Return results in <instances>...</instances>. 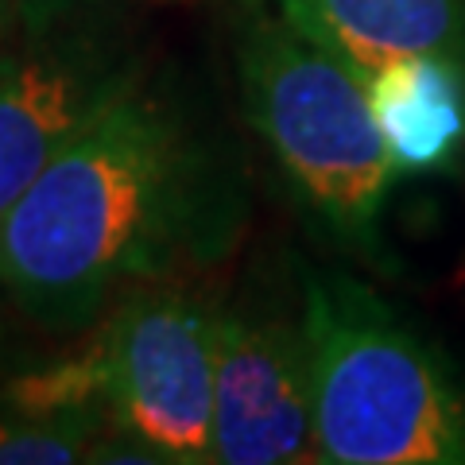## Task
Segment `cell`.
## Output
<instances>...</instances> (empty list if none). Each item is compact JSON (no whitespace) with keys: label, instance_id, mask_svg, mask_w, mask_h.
I'll return each mask as SVG.
<instances>
[{"label":"cell","instance_id":"obj_4","mask_svg":"<svg viewBox=\"0 0 465 465\" xmlns=\"http://www.w3.org/2000/svg\"><path fill=\"white\" fill-rule=\"evenodd\" d=\"M217 307L191 291H148L97 338L109 423L152 461H213Z\"/></svg>","mask_w":465,"mask_h":465},{"label":"cell","instance_id":"obj_7","mask_svg":"<svg viewBox=\"0 0 465 465\" xmlns=\"http://www.w3.org/2000/svg\"><path fill=\"white\" fill-rule=\"evenodd\" d=\"M369 109L396 174H446L465 152V63L403 54L365 78Z\"/></svg>","mask_w":465,"mask_h":465},{"label":"cell","instance_id":"obj_5","mask_svg":"<svg viewBox=\"0 0 465 465\" xmlns=\"http://www.w3.org/2000/svg\"><path fill=\"white\" fill-rule=\"evenodd\" d=\"M213 461H318L311 365L302 330L225 307L213 333Z\"/></svg>","mask_w":465,"mask_h":465},{"label":"cell","instance_id":"obj_9","mask_svg":"<svg viewBox=\"0 0 465 465\" xmlns=\"http://www.w3.org/2000/svg\"><path fill=\"white\" fill-rule=\"evenodd\" d=\"M94 430L82 423H54L5 407L0 411V465H66L94 458Z\"/></svg>","mask_w":465,"mask_h":465},{"label":"cell","instance_id":"obj_8","mask_svg":"<svg viewBox=\"0 0 465 465\" xmlns=\"http://www.w3.org/2000/svg\"><path fill=\"white\" fill-rule=\"evenodd\" d=\"M280 16L361 78L403 54L465 63V0H280Z\"/></svg>","mask_w":465,"mask_h":465},{"label":"cell","instance_id":"obj_10","mask_svg":"<svg viewBox=\"0 0 465 465\" xmlns=\"http://www.w3.org/2000/svg\"><path fill=\"white\" fill-rule=\"evenodd\" d=\"M0 8H5V0H0Z\"/></svg>","mask_w":465,"mask_h":465},{"label":"cell","instance_id":"obj_2","mask_svg":"<svg viewBox=\"0 0 465 465\" xmlns=\"http://www.w3.org/2000/svg\"><path fill=\"white\" fill-rule=\"evenodd\" d=\"M318 461L465 465V388L361 280L322 272L302 295Z\"/></svg>","mask_w":465,"mask_h":465},{"label":"cell","instance_id":"obj_1","mask_svg":"<svg viewBox=\"0 0 465 465\" xmlns=\"http://www.w3.org/2000/svg\"><path fill=\"white\" fill-rule=\"evenodd\" d=\"M241 225V191L191 121L133 82L58 152L0 222V287L51 326L121 287L210 264Z\"/></svg>","mask_w":465,"mask_h":465},{"label":"cell","instance_id":"obj_3","mask_svg":"<svg viewBox=\"0 0 465 465\" xmlns=\"http://www.w3.org/2000/svg\"><path fill=\"white\" fill-rule=\"evenodd\" d=\"M237 66L244 113L295 194L341 244L372 252L396 171L369 109L365 78L268 12H252L244 24Z\"/></svg>","mask_w":465,"mask_h":465},{"label":"cell","instance_id":"obj_6","mask_svg":"<svg viewBox=\"0 0 465 465\" xmlns=\"http://www.w3.org/2000/svg\"><path fill=\"white\" fill-rule=\"evenodd\" d=\"M128 85L124 63L97 43H39L0 54V222Z\"/></svg>","mask_w":465,"mask_h":465}]
</instances>
